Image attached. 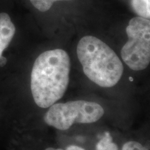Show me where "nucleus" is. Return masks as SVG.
I'll return each mask as SVG.
<instances>
[{
	"instance_id": "1",
	"label": "nucleus",
	"mask_w": 150,
	"mask_h": 150,
	"mask_svg": "<svg viewBox=\"0 0 150 150\" xmlns=\"http://www.w3.org/2000/svg\"><path fill=\"white\" fill-rule=\"evenodd\" d=\"M70 59L60 49L43 52L35 59L31 73V91L39 107L47 108L59 101L70 81Z\"/></svg>"
},
{
	"instance_id": "2",
	"label": "nucleus",
	"mask_w": 150,
	"mask_h": 150,
	"mask_svg": "<svg viewBox=\"0 0 150 150\" xmlns=\"http://www.w3.org/2000/svg\"><path fill=\"white\" fill-rule=\"evenodd\" d=\"M84 74L101 87H112L122 75L124 67L115 52L100 39L92 35L82 38L76 48Z\"/></svg>"
},
{
	"instance_id": "3",
	"label": "nucleus",
	"mask_w": 150,
	"mask_h": 150,
	"mask_svg": "<svg viewBox=\"0 0 150 150\" xmlns=\"http://www.w3.org/2000/svg\"><path fill=\"white\" fill-rule=\"evenodd\" d=\"M104 114V108L96 102L71 101L52 105L45 115L44 120L50 126L59 130H67L74 122H95Z\"/></svg>"
},
{
	"instance_id": "4",
	"label": "nucleus",
	"mask_w": 150,
	"mask_h": 150,
	"mask_svg": "<svg viewBox=\"0 0 150 150\" xmlns=\"http://www.w3.org/2000/svg\"><path fill=\"white\" fill-rule=\"evenodd\" d=\"M126 31L129 40L121 50L123 61L133 70H145L150 62L149 19L133 18Z\"/></svg>"
},
{
	"instance_id": "5",
	"label": "nucleus",
	"mask_w": 150,
	"mask_h": 150,
	"mask_svg": "<svg viewBox=\"0 0 150 150\" xmlns=\"http://www.w3.org/2000/svg\"><path fill=\"white\" fill-rule=\"evenodd\" d=\"M16 33V27L10 16L6 13H0V59L8 47Z\"/></svg>"
},
{
	"instance_id": "6",
	"label": "nucleus",
	"mask_w": 150,
	"mask_h": 150,
	"mask_svg": "<svg viewBox=\"0 0 150 150\" xmlns=\"http://www.w3.org/2000/svg\"><path fill=\"white\" fill-rule=\"evenodd\" d=\"M66 150H85L83 148L75 145H70ZM96 150H118L116 144L112 142V137L109 133H106L105 136L98 142L96 146Z\"/></svg>"
},
{
	"instance_id": "7",
	"label": "nucleus",
	"mask_w": 150,
	"mask_h": 150,
	"mask_svg": "<svg viewBox=\"0 0 150 150\" xmlns=\"http://www.w3.org/2000/svg\"><path fill=\"white\" fill-rule=\"evenodd\" d=\"M150 0H131V6L136 15L142 18H150Z\"/></svg>"
},
{
	"instance_id": "8",
	"label": "nucleus",
	"mask_w": 150,
	"mask_h": 150,
	"mask_svg": "<svg viewBox=\"0 0 150 150\" xmlns=\"http://www.w3.org/2000/svg\"><path fill=\"white\" fill-rule=\"evenodd\" d=\"M71 1V0H30L33 6L42 12L49 11L56 1Z\"/></svg>"
},
{
	"instance_id": "9",
	"label": "nucleus",
	"mask_w": 150,
	"mask_h": 150,
	"mask_svg": "<svg viewBox=\"0 0 150 150\" xmlns=\"http://www.w3.org/2000/svg\"><path fill=\"white\" fill-rule=\"evenodd\" d=\"M122 150H149L140 142L136 141H129L123 145Z\"/></svg>"
},
{
	"instance_id": "10",
	"label": "nucleus",
	"mask_w": 150,
	"mask_h": 150,
	"mask_svg": "<svg viewBox=\"0 0 150 150\" xmlns=\"http://www.w3.org/2000/svg\"><path fill=\"white\" fill-rule=\"evenodd\" d=\"M45 150H63L62 149H54V148H52V147H49V148H47Z\"/></svg>"
}]
</instances>
